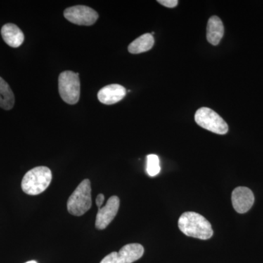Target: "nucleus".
Here are the masks:
<instances>
[{"instance_id": "2", "label": "nucleus", "mask_w": 263, "mask_h": 263, "mask_svg": "<svg viewBox=\"0 0 263 263\" xmlns=\"http://www.w3.org/2000/svg\"><path fill=\"white\" fill-rule=\"evenodd\" d=\"M51 180V170L45 166H39L25 174L22 179V189L27 195H37L48 187Z\"/></svg>"}, {"instance_id": "9", "label": "nucleus", "mask_w": 263, "mask_h": 263, "mask_svg": "<svg viewBox=\"0 0 263 263\" xmlns=\"http://www.w3.org/2000/svg\"><path fill=\"white\" fill-rule=\"evenodd\" d=\"M232 202L235 211L245 214L250 210L254 202V194L250 189L245 186L235 188L232 193Z\"/></svg>"}, {"instance_id": "18", "label": "nucleus", "mask_w": 263, "mask_h": 263, "mask_svg": "<svg viewBox=\"0 0 263 263\" xmlns=\"http://www.w3.org/2000/svg\"><path fill=\"white\" fill-rule=\"evenodd\" d=\"M25 263H37V262H36V261L32 260V261H29V262H27Z\"/></svg>"}, {"instance_id": "7", "label": "nucleus", "mask_w": 263, "mask_h": 263, "mask_svg": "<svg viewBox=\"0 0 263 263\" xmlns=\"http://www.w3.org/2000/svg\"><path fill=\"white\" fill-rule=\"evenodd\" d=\"M64 15L71 23L80 26L93 25L99 18L98 13L95 10L84 5L67 8Z\"/></svg>"}, {"instance_id": "8", "label": "nucleus", "mask_w": 263, "mask_h": 263, "mask_svg": "<svg viewBox=\"0 0 263 263\" xmlns=\"http://www.w3.org/2000/svg\"><path fill=\"white\" fill-rule=\"evenodd\" d=\"M120 200L117 196H112L108 199L105 206L98 209L95 226L98 230H104L109 226L117 216L119 211Z\"/></svg>"}, {"instance_id": "6", "label": "nucleus", "mask_w": 263, "mask_h": 263, "mask_svg": "<svg viewBox=\"0 0 263 263\" xmlns=\"http://www.w3.org/2000/svg\"><path fill=\"white\" fill-rule=\"evenodd\" d=\"M144 253V248L139 243H129L124 246L119 252H111L104 257L100 263H133Z\"/></svg>"}, {"instance_id": "1", "label": "nucleus", "mask_w": 263, "mask_h": 263, "mask_svg": "<svg viewBox=\"0 0 263 263\" xmlns=\"http://www.w3.org/2000/svg\"><path fill=\"white\" fill-rule=\"evenodd\" d=\"M178 224L183 234L198 239L208 240L214 234L211 223L197 213H183L180 216Z\"/></svg>"}, {"instance_id": "17", "label": "nucleus", "mask_w": 263, "mask_h": 263, "mask_svg": "<svg viewBox=\"0 0 263 263\" xmlns=\"http://www.w3.org/2000/svg\"><path fill=\"white\" fill-rule=\"evenodd\" d=\"M104 200H105V196L103 194H100V195H98L96 199V204L98 205L99 209L101 208L102 205L103 204Z\"/></svg>"}, {"instance_id": "13", "label": "nucleus", "mask_w": 263, "mask_h": 263, "mask_svg": "<svg viewBox=\"0 0 263 263\" xmlns=\"http://www.w3.org/2000/svg\"><path fill=\"white\" fill-rule=\"evenodd\" d=\"M155 44V39L149 33L143 34L135 40L128 46V51L133 54L143 53L152 49Z\"/></svg>"}, {"instance_id": "16", "label": "nucleus", "mask_w": 263, "mask_h": 263, "mask_svg": "<svg viewBox=\"0 0 263 263\" xmlns=\"http://www.w3.org/2000/svg\"><path fill=\"white\" fill-rule=\"evenodd\" d=\"M157 2L163 6L169 8H175V7L177 6L178 3H179V1H177V0H159Z\"/></svg>"}, {"instance_id": "5", "label": "nucleus", "mask_w": 263, "mask_h": 263, "mask_svg": "<svg viewBox=\"0 0 263 263\" xmlns=\"http://www.w3.org/2000/svg\"><path fill=\"white\" fill-rule=\"evenodd\" d=\"M195 120L200 127L216 134H226L229 129L228 124L219 114L205 107L197 110Z\"/></svg>"}, {"instance_id": "11", "label": "nucleus", "mask_w": 263, "mask_h": 263, "mask_svg": "<svg viewBox=\"0 0 263 263\" xmlns=\"http://www.w3.org/2000/svg\"><path fill=\"white\" fill-rule=\"evenodd\" d=\"M2 37L3 41L12 48H18L24 41V34L18 26L14 24H6L2 27Z\"/></svg>"}, {"instance_id": "12", "label": "nucleus", "mask_w": 263, "mask_h": 263, "mask_svg": "<svg viewBox=\"0 0 263 263\" xmlns=\"http://www.w3.org/2000/svg\"><path fill=\"white\" fill-rule=\"evenodd\" d=\"M224 29L222 22L216 15L211 17L208 22L206 37L213 46H217L224 36Z\"/></svg>"}, {"instance_id": "4", "label": "nucleus", "mask_w": 263, "mask_h": 263, "mask_svg": "<svg viewBox=\"0 0 263 263\" xmlns=\"http://www.w3.org/2000/svg\"><path fill=\"white\" fill-rule=\"evenodd\" d=\"M59 92L66 103L70 105L77 103L81 94L79 73L72 71L62 72L59 77Z\"/></svg>"}, {"instance_id": "3", "label": "nucleus", "mask_w": 263, "mask_h": 263, "mask_svg": "<svg viewBox=\"0 0 263 263\" xmlns=\"http://www.w3.org/2000/svg\"><path fill=\"white\" fill-rule=\"evenodd\" d=\"M91 187L89 179H84L67 200V211L72 215H84L91 207Z\"/></svg>"}, {"instance_id": "14", "label": "nucleus", "mask_w": 263, "mask_h": 263, "mask_svg": "<svg viewBox=\"0 0 263 263\" xmlns=\"http://www.w3.org/2000/svg\"><path fill=\"white\" fill-rule=\"evenodd\" d=\"M15 96L9 84L0 77V108L9 110L14 106Z\"/></svg>"}, {"instance_id": "10", "label": "nucleus", "mask_w": 263, "mask_h": 263, "mask_svg": "<svg viewBox=\"0 0 263 263\" xmlns=\"http://www.w3.org/2000/svg\"><path fill=\"white\" fill-rule=\"evenodd\" d=\"M127 94V90L122 85L110 84L98 91V98L105 105H113L119 103Z\"/></svg>"}, {"instance_id": "15", "label": "nucleus", "mask_w": 263, "mask_h": 263, "mask_svg": "<svg viewBox=\"0 0 263 263\" xmlns=\"http://www.w3.org/2000/svg\"><path fill=\"white\" fill-rule=\"evenodd\" d=\"M146 172L148 176H157L160 174V158L156 155H148L146 157Z\"/></svg>"}]
</instances>
